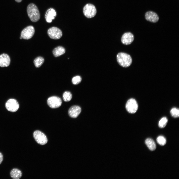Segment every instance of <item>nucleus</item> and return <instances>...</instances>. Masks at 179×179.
Segmentation results:
<instances>
[{
    "mask_svg": "<svg viewBox=\"0 0 179 179\" xmlns=\"http://www.w3.org/2000/svg\"><path fill=\"white\" fill-rule=\"evenodd\" d=\"M27 11L28 16L31 21L36 22L39 20L40 12L37 7L35 4H29L27 6Z\"/></svg>",
    "mask_w": 179,
    "mask_h": 179,
    "instance_id": "1",
    "label": "nucleus"
},
{
    "mask_svg": "<svg viewBox=\"0 0 179 179\" xmlns=\"http://www.w3.org/2000/svg\"><path fill=\"white\" fill-rule=\"evenodd\" d=\"M117 60L118 64L124 67H129L132 62V59L131 56L124 52L119 53L117 56Z\"/></svg>",
    "mask_w": 179,
    "mask_h": 179,
    "instance_id": "2",
    "label": "nucleus"
},
{
    "mask_svg": "<svg viewBox=\"0 0 179 179\" xmlns=\"http://www.w3.org/2000/svg\"><path fill=\"white\" fill-rule=\"evenodd\" d=\"M83 12L84 15L87 17L90 18L94 17L96 13V10L93 4L88 3L84 7Z\"/></svg>",
    "mask_w": 179,
    "mask_h": 179,
    "instance_id": "3",
    "label": "nucleus"
},
{
    "mask_svg": "<svg viewBox=\"0 0 179 179\" xmlns=\"http://www.w3.org/2000/svg\"><path fill=\"white\" fill-rule=\"evenodd\" d=\"M33 136L36 141L39 144L44 145L47 142V139L46 136L39 131H35L33 133Z\"/></svg>",
    "mask_w": 179,
    "mask_h": 179,
    "instance_id": "4",
    "label": "nucleus"
},
{
    "mask_svg": "<svg viewBox=\"0 0 179 179\" xmlns=\"http://www.w3.org/2000/svg\"><path fill=\"white\" fill-rule=\"evenodd\" d=\"M47 34L50 38L55 40L59 39L62 35L61 30L58 28L54 27L48 29L47 31Z\"/></svg>",
    "mask_w": 179,
    "mask_h": 179,
    "instance_id": "5",
    "label": "nucleus"
},
{
    "mask_svg": "<svg viewBox=\"0 0 179 179\" xmlns=\"http://www.w3.org/2000/svg\"><path fill=\"white\" fill-rule=\"evenodd\" d=\"M126 108L127 111L131 113L136 112L138 108V105L136 101L133 98H131L127 101Z\"/></svg>",
    "mask_w": 179,
    "mask_h": 179,
    "instance_id": "6",
    "label": "nucleus"
},
{
    "mask_svg": "<svg viewBox=\"0 0 179 179\" xmlns=\"http://www.w3.org/2000/svg\"><path fill=\"white\" fill-rule=\"evenodd\" d=\"M35 33L34 27L32 26H28L24 28L21 31V36L22 39L28 40L33 36Z\"/></svg>",
    "mask_w": 179,
    "mask_h": 179,
    "instance_id": "7",
    "label": "nucleus"
},
{
    "mask_svg": "<svg viewBox=\"0 0 179 179\" xmlns=\"http://www.w3.org/2000/svg\"><path fill=\"white\" fill-rule=\"evenodd\" d=\"M47 102L49 107L52 108H55L59 107L61 105L62 100L61 98L57 96H53L49 97Z\"/></svg>",
    "mask_w": 179,
    "mask_h": 179,
    "instance_id": "8",
    "label": "nucleus"
},
{
    "mask_svg": "<svg viewBox=\"0 0 179 179\" xmlns=\"http://www.w3.org/2000/svg\"><path fill=\"white\" fill-rule=\"evenodd\" d=\"M5 107L7 110L10 112H14L17 111L19 107L17 101L14 99L8 100L5 103Z\"/></svg>",
    "mask_w": 179,
    "mask_h": 179,
    "instance_id": "9",
    "label": "nucleus"
},
{
    "mask_svg": "<svg viewBox=\"0 0 179 179\" xmlns=\"http://www.w3.org/2000/svg\"><path fill=\"white\" fill-rule=\"evenodd\" d=\"M134 39V35L131 33L126 32L122 35L121 39L122 43L125 45H129L131 44Z\"/></svg>",
    "mask_w": 179,
    "mask_h": 179,
    "instance_id": "10",
    "label": "nucleus"
},
{
    "mask_svg": "<svg viewBox=\"0 0 179 179\" xmlns=\"http://www.w3.org/2000/svg\"><path fill=\"white\" fill-rule=\"evenodd\" d=\"M56 12L55 10L53 8L48 9L46 12L45 17L47 22L50 23L54 19L56 16Z\"/></svg>",
    "mask_w": 179,
    "mask_h": 179,
    "instance_id": "11",
    "label": "nucleus"
},
{
    "mask_svg": "<svg viewBox=\"0 0 179 179\" xmlns=\"http://www.w3.org/2000/svg\"><path fill=\"white\" fill-rule=\"evenodd\" d=\"M81 111V109L79 106H73L69 109L68 113L69 116L71 117L77 118L80 114Z\"/></svg>",
    "mask_w": 179,
    "mask_h": 179,
    "instance_id": "12",
    "label": "nucleus"
},
{
    "mask_svg": "<svg viewBox=\"0 0 179 179\" xmlns=\"http://www.w3.org/2000/svg\"><path fill=\"white\" fill-rule=\"evenodd\" d=\"M145 17L147 21L153 23L157 22L159 19V17L157 14L156 13L151 11H148L145 13Z\"/></svg>",
    "mask_w": 179,
    "mask_h": 179,
    "instance_id": "13",
    "label": "nucleus"
},
{
    "mask_svg": "<svg viewBox=\"0 0 179 179\" xmlns=\"http://www.w3.org/2000/svg\"><path fill=\"white\" fill-rule=\"evenodd\" d=\"M10 58L7 54L3 53L0 55V66L1 67H8L10 65Z\"/></svg>",
    "mask_w": 179,
    "mask_h": 179,
    "instance_id": "14",
    "label": "nucleus"
},
{
    "mask_svg": "<svg viewBox=\"0 0 179 179\" xmlns=\"http://www.w3.org/2000/svg\"><path fill=\"white\" fill-rule=\"evenodd\" d=\"M11 178L13 179H19L22 176V173L19 170L16 168L13 169L10 173Z\"/></svg>",
    "mask_w": 179,
    "mask_h": 179,
    "instance_id": "15",
    "label": "nucleus"
},
{
    "mask_svg": "<svg viewBox=\"0 0 179 179\" xmlns=\"http://www.w3.org/2000/svg\"><path fill=\"white\" fill-rule=\"evenodd\" d=\"M145 143L150 150L153 151L155 150L156 148V145L155 142L152 139L150 138L146 139Z\"/></svg>",
    "mask_w": 179,
    "mask_h": 179,
    "instance_id": "16",
    "label": "nucleus"
},
{
    "mask_svg": "<svg viewBox=\"0 0 179 179\" xmlns=\"http://www.w3.org/2000/svg\"><path fill=\"white\" fill-rule=\"evenodd\" d=\"M65 52V49L63 47L61 46H58L53 50V53L54 56L56 57L63 54Z\"/></svg>",
    "mask_w": 179,
    "mask_h": 179,
    "instance_id": "17",
    "label": "nucleus"
},
{
    "mask_svg": "<svg viewBox=\"0 0 179 179\" xmlns=\"http://www.w3.org/2000/svg\"><path fill=\"white\" fill-rule=\"evenodd\" d=\"M44 62V58L40 56L36 58L34 61V63L35 67L37 68L40 67Z\"/></svg>",
    "mask_w": 179,
    "mask_h": 179,
    "instance_id": "18",
    "label": "nucleus"
},
{
    "mask_svg": "<svg viewBox=\"0 0 179 179\" xmlns=\"http://www.w3.org/2000/svg\"><path fill=\"white\" fill-rule=\"evenodd\" d=\"M72 97V94L69 91H65L63 94V99L65 101L68 102L70 101Z\"/></svg>",
    "mask_w": 179,
    "mask_h": 179,
    "instance_id": "19",
    "label": "nucleus"
},
{
    "mask_svg": "<svg viewBox=\"0 0 179 179\" xmlns=\"http://www.w3.org/2000/svg\"><path fill=\"white\" fill-rule=\"evenodd\" d=\"M168 120L166 117L162 118L159 121L158 123V126L161 128H163L165 127L168 122Z\"/></svg>",
    "mask_w": 179,
    "mask_h": 179,
    "instance_id": "20",
    "label": "nucleus"
},
{
    "mask_svg": "<svg viewBox=\"0 0 179 179\" xmlns=\"http://www.w3.org/2000/svg\"><path fill=\"white\" fill-rule=\"evenodd\" d=\"M156 140L158 143L162 146L165 145L166 142V138L162 136H158Z\"/></svg>",
    "mask_w": 179,
    "mask_h": 179,
    "instance_id": "21",
    "label": "nucleus"
},
{
    "mask_svg": "<svg viewBox=\"0 0 179 179\" xmlns=\"http://www.w3.org/2000/svg\"><path fill=\"white\" fill-rule=\"evenodd\" d=\"M170 113L172 116L174 117H178L179 116V109L176 108H173L171 110Z\"/></svg>",
    "mask_w": 179,
    "mask_h": 179,
    "instance_id": "22",
    "label": "nucleus"
},
{
    "mask_svg": "<svg viewBox=\"0 0 179 179\" xmlns=\"http://www.w3.org/2000/svg\"><path fill=\"white\" fill-rule=\"evenodd\" d=\"M82 78L81 77L79 76H77L73 77L72 80V82L74 85L78 84L81 82Z\"/></svg>",
    "mask_w": 179,
    "mask_h": 179,
    "instance_id": "23",
    "label": "nucleus"
},
{
    "mask_svg": "<svg viewBox=\"0 0 179 179\" xmlns=\"http://www.w3.org/2000/svg\"><path fill=\"white\" fill-rule=\"evenodd\" d=\"M3 156L2 154L0 152V164L1 163L3 160Z\"/></svg>",
    "mask_w": 179,
    "mask_h": 179,
    "instance_id": "24",
    "label": "nucleus"
},
{
    "mask_svg": "<svg viewBox=\"0 0 179 179\" xmlns=\"http://www.w3.org/2000/svg\"><path fill=\"white\" fill-rule=\"evenodd\" d=\"M15 1L17 2L18 3H19L21 2L22 0H15Z\"/></svg>",
    "mask_w": 179,
    "mask_h": 179,
    "instance_id": "25",
    "label": "nucleus"
}]
</instances>
